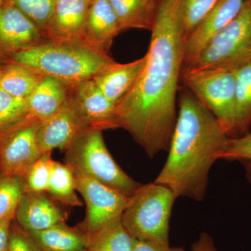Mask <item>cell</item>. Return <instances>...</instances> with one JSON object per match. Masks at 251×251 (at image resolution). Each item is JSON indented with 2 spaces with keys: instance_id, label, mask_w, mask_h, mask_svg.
<instances>
[{
  "instance_id": "ac0fdd59",
  "label": "cell",
  "mask_w": 251,
  "mask_h": 251,
  "mask_svg": "<svg viewBox=\"0 0 251 251\" xmlns=\"http://www.w3.org/2000/svg\"><path fill=\"white\" fill-rule=\"evenodd\" d=\"M146 57L126 64L115 63L92 80L112 103L116 104L134 85L145 67Z\"/></svg>"
},
{
  "instance_id": "8d00e7d4",
  "label": "cell",
  "mask_w": 251,
  "mask_h": 251,
  "mask_svg": "<svg viewBox=\"0 0 251 251\" xmlns=\"http://www.w3.org/2000/svg\"><path fill=\"white\" fill-rule=\"evenodd\" d=\"M148 1H151V2L155 3V4H158L159 0H148Z\"/></svg>"
},
{
  "instance_id": "9a60e30c",
  "label": "cell",
  "mask_w": 251,
  "mask_h": 251,
  "mask_svg": "<svg viewBox=\"0 0 251 251\" xmlns=\"http://www.w3.org/2000/svg\"><path fill=\"white\" fill-rule=\"evenodd\" d=\"M90 1L57 0L44 34L48 40H82Z\"/></svg>"
},
{
  "instance_id": "9c48e42d",
  "label": "cell",
  "mask_w": 251,
  "mask_h": 251,
  "mask_svg": "<svg viewBox=\"0 0 251 251\" xmlns=\"http://www.w3.org/2000/svg\"><path fill=\"white\" fill-rule=\"evenodd\" d=\"M40 122L28 120L0 134V175L22 176L44 153L37 142Z\"/></svg>"
},
{
  "instance_id": "ab89813d",
  "label": "cell",
  "mask_w": 251,
  "mask_h": 251,
  "mask_svg": "<svg viewBox=\"0 0 251 251\" xmlns=\"http://www.w3.org/2000/svg\"><path fill=\"white\" fill-rule=\"evenodd\" d=\"M87 251H90V250H88V249H87Z\"/></svg>"
},
{
  "instance_id": "836d02e7",
  "label": "cell",
  "mask_w": 251,
  "mask_h": 251,
  "mask_svg": "<svg viewBox=\"0 0 251 251\" xmlns=\"http://www.w3.org/2000/svg\"><path fill=\"white\" fill-rule=\"evenodd\" d=\"M191 251H217L212 238L207 233H202L192 246Z\"/></svg>"
},
{
  "instance_id": "3957f363",
  "label": "cell",
  "mask_w": 251,
  "mask_h": 251,
  "mask_svg": "<svg viewBox=\"0 0 251 251\" xmlns=\"http://www.w3.org/2000/svg\"><path fill=\"white\" fill-rule=\"evenodd\" d=\"M7 60L70 85L93 79L116 63L106 51L82 40H48L16 52Z\"/></svg>"
},
{
  "instance_id": "e0dca14e",
  "label": "cell",
  "mask_w": 251,
  "mask_h": 251,
  "mask_svg": "<svg viewBox=\"0 0 251 251\" xmlns=\"http://www.w3.org/2000/svg\"><path fill=\"white\" fill-rule=\"evenodd\" d=\"M70 84L59 79L43 76L27 97L28 120L41 122L55 113L65 103L70 92Z\"/></svg>"
},
{
  "instance_id": "d6a6232c",
  "label": "cell",
  "mask_w": 251,
  "mask_h": 251,
  "mask_svg": "<svg viewBox=\"0 0 251 251\" xmlns=\"http://www.w3.org/2000/svg\"><path fill=\"white\" fill-rule=\"evenodd\" d=\"M14 218H6L0 221V251H7L10 232Z\"/></svg>"
},
{
  "instance_id": "4dcf8cb0",
  "label": "cell",
  "mask_w": 251,
  "mask_h": 251,
  "mask_svg": "<svg viewBox=\"0 0 251 251\" xmlns=\"http://www.w3.org/2000/svg\"><path fill=\"white\" fill-rule=\"evenodd\" d=\"M7 251H44L27 231L19 225L11 224Z\"/></svg>"
},
{
  "instance_id": "7402d4cb",
  "label": "cell",
  "mask_w": 251,
  "mask_h": 251,
  "mask_svg": "<svg viewBox=\"0 0 251 251\" xmlns=\"http://www.w3.org/2000/svg\"><path fill=\"white\" fill-rule=\"evenodd\" d=\"M134 239L126 229L121 217L89 236L90 251H133Z\"/></svg>"
},
{
  "instance_id": "cb8c5ba5",
  "label": "cell",
  "mask_w": 251,
  "mask_h": 251,
  "mask_svg": "<svg viewBox=\"0 0 251 251\" xmlns=\"http://www.w3.org/2000/svg\"><path fill=\"white\" fill-rule=\"evenodd\" d=\"M235 103L239 137L249 133L251 126V61L236 71Z\"/></svg>"
},
{
  "instance_id": "5b68a950",
  "label": "cell",
  "mask_w": 251,
  "mask_h": 251,
  "mask_svg": "<svg viewBox=\"0 0 251 251\" xmlns=\"http://www.w3.org/2000/svg\"><path fill=\"white\" fill-rule=\"evenodd\" d=\"M65 163L129 198L142 184L118 166L104 143L102 130L86 128L65 151Z\"/></svg>"
},
{
  "instance_id": "603a6c76",
  "label": "cell",
  "mask_w": 251,
  "mask_h": 251,
  "mask_svg": "<svg viewBox=\"0 0 251 251\" xmlns=\"http://www.w3.org/2000/svg\"><path fill=\"white\" fill-rule=\"evenodd\" d=\"M74 172L66 163L52 160L47 193L54 200L69 206H82L77 197Z\"/></svg>"
},
{
  "instance_id": "8fae6325",
  "label": "cell",
  "mask_w": 251,
  "mask_h": 251,
  "mask_svg": "<svg viewBox=\"0 0 251 251\" xmlns=\"http://www.w3.org/2000/svg\"><path fill=\"white\" fill-rule=\"evenodd\" d=\"M48 41L44 32L11 0H4L0 13V54L7 59L20 51Z\"/></svg>"
},
{
  "instance_id": "52a82bcc",
  "label": "cell",
  "mask_w": 251,
  "mask_h": 251,
  "mask_svg": "<svg viewBox=\"0 0 251 251\" xmlns=\"http://www.w3.org/2000/svg\"><path fill=\"white\" fill-rule=\"evenodd\" d=\"M251 61V0L240 12L213 36L191 67L236 71Z\"/></svg>"
},
{
  "instance_id": "ffe728a7",
  "label": "cell",
  "mask_w": 251,
  "mask_h": 251,
  "mask_svg": "<svg viewBox=\"0 0 251 251\" xmlns=\"http://www.w3.org/2000/svg\"><path fill=\"white\" fill-rule=\"evenodd\" d=\"M122 31L130 29L151 31L158 4L148 0H108Z\"/></svg>"
},
{
  "instance_id": "4316f807",
  "label": "cell",
  "mask_w": 251,
  "mask_h": 251,
  "mask_svg": "<svg viewBox=\"0 0 251 251\" xmlns=\"http://www.w3.org/2000/svg\"><path fill=\"white\" fill-rule=\"evenodd\" d=\"M25 193L24 177L0 175V221L15 218Z\"/></svg>"
},
{
  "instance_id": "8992f818",
  "label": "cell",
  "mask_w": 251,
  "mask_h": 251,
  "mask_svg": "<svg viewBox=\"0 0 251 251\" xmlns=\"http://www.w3.org/2000/svg\"><path fill=\"white\" fill-rule=\"evenodd\" d=\"M180 80L214 115L229 138L236 130V72L219 69H184Z\"/></svg>"
},
{
  "instance_id": "83f0119b",
  "label": "cell",
  "mask_w": 251,
  "mask_h": 251,
  "mask_svg": "<svg viewBox=\"0 0 251 251\" xmlns=\"http://www.w3.org/2000/svg\"><path fill=\"white\" fill-rule=\"evenodd\" d=\"M52 161L51 152H46L31 166L24 176L25 193H47Z\"/></svg>"
},
{
  "instance_id": "1f68e13d",
  "label": "cell",
  "mask_w": 251,
  "mask_h": 251,
  "mask_svg": "<svg viewBox=\"0 0 251 251\" xmlns=\"http://www.w3.org/2000/svg\"><path fill=\"white\" fill-rule=\"evenodd\" d=\"M133 251H185L182 248L171 247L169 244L146 242L134 239Z\"/></svg>"
},
{
  "instance_id": "d590c367",
  "label": "cell",
  "mask_w": 251,
  "mask_h": 251,
  "mask_svg": "<svg viewBox=\"0 0 251 251\" xmlns=\"http://www.w3.org/2000/svg\"><path fill=\"white\" fill-rule=\"evenodd\" d=\"M6 60H7V59L0 54V64H3V63L6 62Z\"/></svg>"
},
{
  "instance_id": "74e56055",
  "label": "cell",
  "mask_w": 251,
  "mask_h": 251,
  "mask_svg": "<svg viewBox=\"0 0 251 251\" xmlns=\"http://www.w3.org/2000/svg\"><path fill=\"white\" fill-rule=\"evenodd\" d=\"M3 2L4 0H0V13H1V7H2Z\"/></svg>"
},
{
  "instance_id": "f1b7e54d",
  "label": "cell",
  "mask_w": 251,
  "mask_h": 251,
  "mask_svg": "<svg viewBox=\"0 0 251 251\" xmlns=\"http://www.w3.org/2000/svg\"><path fill=\"white\" fill-rule=\"evenodd\" d=\"M44 32L57 0H11Z\"/></svg>"
},
{
  "instance_id": "4fadbf2b",
  "label": "cell",
  "mask_w": 251,
  "mask_h": 251,
  "mask_svg": "<svg viewBox=\"0 0 251 251\" xmlns=\"http://www.w3.org/2000/svg\"><path fill=\"white\" fill-rule=\"evenodd\" d=\"M246 0H219L185 42L182 69L192 66L209 40L228 25L242 10Z\"/></svg>"
},
{
  "instance_id": "f35d334b",
  "label": "cell",
  "mask_w": 251,
  "mask_h": 251,
  "mask_svg": "<svg viewBox=\"0 0 251 251\" xmlns=\"http://www.w3.org/2000/svg\"><path fill=\"white\" fill-rule=\"evenodd\" d=\"M87 1H90H90H93V0H87Z\"/></svg>"
},
{
  "instance_id": "7c38bea8",
  "label": "cell",
  "mask_w": 251,
  "mask_h": 251,
  "mask_svg": "<svg viewBox=\"0 0 251 251\" xmlns=\"http://www.w3.org/2000/svg\"><path fill=\"white\" fill-rule=\"evenodd\" d=\"M71 93L89 128H120L116 104L105 97L92 79L71 85Z\"/></svg>"
},
{
  "instance_id": "484cf974",
  "label": "cell",
  "mask_w": 251,
  "mask_h": 251,
  "mask_svg": "<svg viewBox=\"0 0 251 251\" xmlns=\"http://www.w3.org/2000/svg\"><path fill=\"white\" fill-rule=\"evenodd\" d=\"M219 0H178V13L185 39L202 22Z\"/></svg>"
},
{
  "instance_id": "30bf717a",
  "label": "cell",
  "mask_w": 251,
  "mask_h": 251,
  "mask_svg": "<svg viewBox=\"0 0 251 251\" xmlns=\"http://www.w3.org/2000/svg\"><path fill=\"white\" fill-rule=\"evenodd\" d=\"M86 125L72 93L65 103L52 116L41 122L37 131V142L43 153L52 152L54 149L66 151Z\"/></svg>"
},
{
  "instance_id": "277c9868",
  "label": "cell",
  "mask_w": 251,
  "mask_h": 251,
  "mask_svg": "<svg viewBox=\"0 0 251 251\" xmlns=\"http://www.w3.org/2000/svg\"><path fill=\"white\" fill-rule=\"evenodd\" d=\"M176 198L164 185L155 181L141 185L128 198L122 224L134 239L169 244L170 219Z\"/></svg>"
},
{
  "instance_id": "6da1fadb",
  "label": "cell",
  "mask_w": 251,
  "mask_h": 251,
  "mask_svg": "<svg viewBox=\"0 0 251 251\" xmlns=\"http://www.w3.org/2000/svg\"><path fill=\"white\" fill-rule=\"evenodd\" d=\"M151 31L145 67L116 103V110L120 128L152 158L168 151L177 118L176 94L186 42L178 0H159Z\"/></svg>"
},
{
  "instance_id": "5bb4252c",
  "label": "cell",
  "mask_w": 251,
  "mask_h": 251,
  "mask_svg": "<svg viewBox=\"0 0 251 251\" xmlns=\"http://www.w3.org/2000/svg\"><path fill=\"white\" fill-rule=\"evenodd\" d=\"M15 218L17 224L27 232H39L66 224L67 214L46 193H25Z\"/></svg>"
},
{
  "instance_id": "d4e9b609",
  "label": "cell",
  "mask_w": 251,
  "mask_h": 251,
  "mask_svg": "<svg viewBox=\"0 0 251 251\" xmlns=\"http://www.w3.org/2000/svg\"><path fill=\"white\" fill-rule=\"evenodd\" d=\"M27 99L18 98L0 88V134L28 120Z\"/></svg>"
},
{
  "instance_id": "44dd1931",
  "label": "cell",
  "mask_w": 251,
  "mask_h": 251,
  "mask_svg": "<svg viewBox=\"0 0 251 251\" xmlns=\"http://www.w3.org/2000/svg\"><path fill=\"white\" fill-rule=\"evenodd\" d=\"M42 77L17 63L6 60L0 64V88L18 98L27 99Z\"/></svg>"
},
{
  "instance_id": "ba28073f",
  "label": "cell",
  "mask_w": 251,
  "mask_h": 251,
  "mask_svg": "<svg viewBox=\"0 0 251 251\" xmlns=\"http://www.w3.org/2000/svg\"><path fill=\"white\" fill-rule=\"evenodd\" d=\"M73 172L76 191L86 204L85 219L81 230L90 236L121 217L128 198L90 176Z\"/></svg>"
},
{
  "instance_id": "d6986e66",
  "label": "cell",
  "mask_w": 251,
  "mask_h": 251,
  "mask_svg": "<svg viewBox=\"0 0 251 251\" xmlns=\"http://www.w3.org/2000/svg\"><path fill=\"white\" fill-rule=\"evenodd\" d=\"M44 251H87L89 236L81 229L58 225L45 230L28 232Z\"/></svg>"
},
{
  "instance_id": "2e32d148",
  "label": "cell",
  "mask_w": 251,
  "mask_h": 251,
  "mask_svg": "<svg viewBox=\"0 0 251 251\" xmlns=\"http://www.w3.org/2000/svg\"><path fill=\"white\" fill-rule=\"evenodd\" d=\"M122 32L118 20L108 0L90 1L82 40L108 51L115 36Z\"/></svg>"
},
{
  "instance_id": "7a4b0ae2",
  "label": "cell",
  "mask_w": 251,
  "mask_h": 251,
  "mask_svg": "<svg viewBox=\"0 0 251 251\" xmlns=\"http://www.w3.org/2000/svg\"><path fill=\"white\" fill-rule=\"evenodd\" d=\"M228 139L214 115L183 88L168 158L155 182L169 188L176 198L202 201L209 171L221 159Z\"/></svg>"
},
{
  "instance_id": "f546056e",
  "label": "cell",
  "mask_w": 251,
  "mask_h": 251,
  "mask_svg": "<svg viewBox=\"0 0 251 251\" xmlns=\"http://www.w3.org/2000/svg\"><path fill=\"white\" fill-rule=\"evenodd\" d=\"M221 159L228 161H251V133L229 138Z\"/></svg>"
},
{
  "instance_id": "e575fe53",
  "label": "cell",
  "mask_w": 251,
  "mask_h": 251,
  "mask_svg": "<svg viewBox=\"0 0 251 251\" xmlns=\"http://www.w3.org/2000/svg\"><path fill=\"white\" fill-rule=\"evenodd\" d=\"M242 163L245 167L247 179L251 184V161H243Z\"/></svg>"
}]
</instances>
